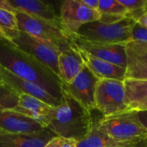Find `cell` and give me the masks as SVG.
<instances>
[{"label":"cell","instance_id":"cell-31","mask_svg":"<svg viewBox=\"0 0 147 147\" xmlns=\"http://www.w3.org/2000/svg\"><path fill=\"white\" fill-rule=\"evenodd\" d=\"M0 39H2V40H9L8 38H7V36L5 35V34L3 32V30L0 28Z\"/></svg>","mask_w":147,"mask_h":147},{"label":"cell","instance_id":"cell-34","mask_svg":"<svg viewBox=\"0 0 147 147\" xmlns=\"http://www.w3.org/2000/svg\"><path fill=\"white\" fill-rule=\"evenodd\" d=\"M2 83H3V79H2V78L0 76V84H2Z\"/></svg>","mask_w":147,"mask_h":147},{"label":"cell","instance_id":"cell-17","mask_svg":"<svg viewBox=\"0 0 147 147\" xmlns=\"http://www.w3.org/2000/svg\"><path fill=\"white\" fill-rule=\"evenodd\" d=\"M53 108V107L47 105L35 97L26 94H22L19 96L17 106L13 110L46 127Z\"/></svg>","mask_w":147,"mask_h":147},{"label":"cell","instance_id":"cell-16","mask_svg":"<svg viewBox=\"0 0 147 147\" xmlns=\"http://www.w3.org/2000/svg\"><path fill=\"white\" fill-rule=\"evenodd\" d=\"M77 50L80 53L84 65L99 79H113V80L125 81L126 79L125 68H122L121 66L111 64L108 61L96 58L78 48H77Z\"/></svg>","mask_w":147,"mask_h":147},{"label":"cell","instance_id":"cell-28","mask_svg":"<svg viewBox=\"0 0 147 147\" xmlns=\"http://www.w3.org/2000/svg\"><path fill=\"white\" fill-rule=\"evenodd\" d=\"M59 147H77V142L72 140H66L62 138Z\"/></svg>","mask_w":147,"mask_h":147},{"label":"cell","instance_id":"cell-18","mask_svg":"<svg viewBox=\"0 0 147 147\" xmlns=\"http://www.w3.org/2000/svg\"><path fill=\"white\" fill-rule=\"evenodd\" d=\"M58 63L59 77L62 84H70L72 82L84 66V60L74 45L60 52Z\"/></svg>","mask_w":147,"mask_h":147},{"label":"cell","instance_id":"cell-14","mask_svg":"<svg viewBox=\"0 0 147 147\" xmlns=\"http://www.w3.org/2000/svg\"><path fill=\"white\" fill-rule=\"evenodd\" d=\"M45 127L13 109H0V131L9 134H33Z\"/></svg>","mask_w":147,"mask_h":147},{"label":"cell","instance_id":"cell-8","mask_svg":"<svg viewBox=\"0 0 147 147\" xmlns=\"http://www.w3.org/2000/svg\"><path fill=\"white\" fill-rule=\"evenodd\" d=\"M59 17L63 29L69 35L77 34L83 25L100 20L102 14L86 7L81 0H65L60 7Z\"/></svg>","mask_w":147,"mask_h":147},{"label":"cell","instance_id":"cell-27","mask_svg":"<svg viewBox=\"0 0 147 147\" xmlns=\"http://www.w3.org/2000/svg\"><path fill=\"white\" fill-rule=\"evenodd\" d=\"M136 115L140 121V123L147 129V111L136 112Z\"/></svg>","mask_w":147,"mask_h":147},{"label":"cell","instance_id":"cell-5","mask_svg":"<svg viewBox=\"0 0 147 147\" xmlns=\"http://www.w3.org/2000/svg\"><path fill=\"white\" fill-rule=\"evenodd\" d=\"M18 29L31 36L47 41L57 47L59 51L71 47L72 42L62 27L45 20L16 11Z\"/></svg>","mask_w":147,"mask_h":147},{"label":"cell","instance_id":"cell-1","mask_svg":"<svg viewBox=\"0 0 147 147\" xmlns=\"http://www.w3.org/2000/svg\"><path fill=\"white\" fill-rule=\"evenodd\" d=\"M0 65L14 75L39 85L62 103L60 78L47 66L21 51L10 40L0 39Z\"/></svg>","mask_w":147,"mask_h":147},{"label":"cell","instance_id":"cell-24","mask_svg":"<svg viewBox=\"0 0 147 147\" xmlns=\"http://www.w3.org/2000/svg\"><path fill=\"white\" fill-rule=\"evenodd\" d=\"M131 41L147 42V28L138 22H135L132 29Z\"/></svg>","mask_w":147,"mask_h":147},{"label":"cell","instance_id":"cell-29","mask_svg":"<svg viewBox=\"0 0 147 147\" xmlns=\"http://www.w3.org/2000/svg\"><path fill=\"white\" fill-rule=\"evenodd\" d=\"M61 140H62V138H60V137H56V138H54L51 142H49L45 147H59L60 143H61Z\"/></svg>","mask_w":147,"mask_h":147},{"label":"cell","instance_id":"cell-7","mask_svg":"<svg viewBox=\"0 0 147 147\" xmlns=\"http://www.w3.org/2000/svg\"><path fill=\"white\" fill-rule=\"evenodd\" d=\"M95 109L103 117L129 112L126 103L124 81L99 79L95 94Z\"/></svg>","mask_w":147,"mask_h":147},{"label":"cell","instance_id":"cell-22","mask_svg":"<svg viewBox=\"0 0 147 147\" xmlns=\"http://www.w3.org/2000/svg\"><path fill=\"white\" fill-rule=\"evenodd\" d=\"M19 102V95L3 82L0 84V109H14Z\"/></svg>","mask_w":147,"mask_h":147},{"label":"cell","instance_id":"cell-4","mask_svg":"<svg viewBox=\"0 0 147 147\" xmlns=\"http://www.w3.org/2000/svg\"><path fill=\"white\" fill-rule=\"evenodd\" d=\"M98 129L118 141H142L147 140V129L139 121L136 112L102 117Z\"/></svg>","mask_w":147,"mask_h":147},{"label":"cell","instance_id":"cell-25","mask_svg":"<svg viewBox=\"0 0 147 147\" xmlns=\"http://www.w3.org/2000/svg\"><path fill=\"white\" fill-rule=\"evenodd\" d=\"M81 2L88 8L94 9V10H98L99 7V0H81Z\"/></svg>","mask_w":147,"mask_h":147},{"label":"cell","instance_id":"cell-6","mask_svg":"<svg viewBox=\"0 0 147 147\" xmlns=\"http://www.w3.org/2000/svg\"><path fill=\"white\" fill-rule=\"evenodd\" d=\"M6 36L21 51L36 59L59 77L58 60L60 51L57 47L20 30L9 32Z\"/></svg>","mask_w":147,"mask_h":147},{"label":"cell","instance_id":"cell-15","mask_svg":"<svg viewBox=\"0 0 147 147\" xmlns=\"http://www.w3.org/2000/svg\"><path fill=\"white\" fill-rule=\"evenodd\" d=\"M9 2L16 11H21L62 27L59 15L56 13L52 4L47 2L40 0H9Z\"/></svg>","mask_w":147,"mask_h":147},{"label":"cell","instance_id":"cell-23","mask_svg":"<svg viewBox=\"0 0 147 147\" xmlns=\"http://www.w3.org/2000/svg\"><path fill=\"white\" fill-rule=\"evenodd\" d=\"M0 28L5 35L9 32L19 30L16 13L0 9Z\"/></svg>","mask_w":147,"mask_h":147},{"label":"cell","instance_id":"cell-32","mask_svg":"<svg viewBox=\"0 0 147 147\" xmlns=\"http://www.w3.org/2000/svg\"><path fill=\"white\" fill-rule=\"evenodd\" d=\"M137 147H147V140H143L142 142H140Z\"/></svg>","mask_w":147,"mask_h":147},{"label":"cell","instance_id":"cell-11","mask_svg":"<svg viewBox=\"0 0 147 147\" xmlns=\"http://www.w3.org/2000/svg\"><path fill=\"white\" fill-rule=\"evenodd\" d=\"M0 76L3 79V82L9 85L19 96L22 94L28 95L30 96L35 97L44 102L47 105L53 108L59 107L61 104L59 101L53 98L50 94H48L44 89H42L39 85L14 75L13 73L9 72V71L2 67L1 65Z\"/></svg>","mask_w":147,"mask_h":147},{"label":"cell","instance_id":"cell-21","mask_svg":"<svg viewBox=\"0 0 147 147\" xmlns=\"http://www.w3.org/2000/svg\"><path fill=\"white\" fill-rule=\"evenodd\" d=\"M98 11L104 16L127 17V9L119 0H99Z\"/></svg>","mask_w":147,"mask_h":147},{"label":"cell","instance_id":"cell-3","mask_svg":"<svg viewBox=\"0 0 147 147\" xmlns=\"http://www.w3.org/2000/svg\"><path fill=\"white\" fill-rule=\"evenodd\" d=\"M135 21L129 17L102 15L100 20L83 25L77 34L91 42L103 44H127L131 41Z\"/></svg>","mask_w":147,"mask_h":147},{"label":"cell","instance_id":"cell-10","mask_svg":"<svg viewBox=\"0 0 147 147\" xmlns=\"http://www.w3.org/2000/svg\"><path fill=\"white\" fill-rule=\"evenodd\" d=\"M71 41L78 49L100 59L127 69L126 44H103L85 40L77 34H69Z\"/></svg>","mask_w":147,"mask_h":147},{"label":"cell","instance_id":"cell-13","mask_svg":"<svg viewBox=\"0 0 147 147\" xmlns=\"http://www.w3.org/2000/svg\"><path fill=\"white\" fill-rule=\"evenodd\" d=\"M58 137L47 127L33 134H9L0 131V147H45Z\"/></svg>","mask_w":147,"mask_h":147},{"label":"cell","instance_id":"cell-9","mask_svg":"<svg viewBox=\"0 0 147 147\" xmlns=\"http://www.w3.org/2000/svg\"><path fill=\"white\" fill-rule=\"evenodd\" d=\"M99 78L84 65L83 70L70 84H62V90L85 109L95 110V94Z\"/></svg>","mask_w":147,"mask_h":147},{"label":"cell","instance_id":"cell-20","mask_svg":"<svg viewBox=\"0 0 147 147\" xmlns=\"http://www.w3.org/2000/svg\"><path fill=\"white\" fill-rule=\"evenodd\" d=\"M124 84L128 111H147V80L126 78Z\"/></svg>","mask_w":147,"mask_h":147},{"label":"cell","instance_id":"cell-12","mask_svg":"<svg viewBox=\"0 0 147 147\" xmlns=\"http://www.w3.org/2000/svg\"><path fill=\"white\" fill-rule=\"evenodd\" d=\"M126 53V78L147 80V42L129 41Z\"/></svg>","mask_w":147,"mask_h":147},{"label":"cell","instance_id":"cell-26","mask_svg":"<svg viewBox=\"0 0 147 147\" xmlns=\"http://www.w3.org/2000/svg\"><path fill=\"white\" fill-rule=\"evenodd\" d=\"M0 9L7 10V11H9V12L16 13V9L10 4L9 0H0Z\"/></svg>","mask_w":147,"mask_h":147},{"label":"cell","instance_id":"cell-19","mask_svg":"<svg viewBox=\"0 0 147 147\" xmlns=\"http://www.w3.org/2000/svg\"><path fill=\"white\" fill-rule=\"evenodd\" d=\"M92 115V126L89 134L77 142V147H137L142 141H118L98 129L101 118H95Z\"/></svg>","mask_w":147,"mask_h":147},{"label":"cell","instance_id":"cell-33","mask_svg":"<svg viewBox=\"0 0 147 147\" xmlns=\"http://www.w3.org/2000/svg\"><path fill=\"white\" fill-rule=\"evenodd\" d=\"M145 12H147V0H146V7H145Z\"/></svg>","mask_w":147,"mask_h":147},{"label":"cell","instance_id":"cell-2","mask_svg":"<svg viewBox=\"0 0 147 147\" xmlns=\"http://www.w3.org/2000/svg\"><path fill=\"white\" fill-rule=\"evenodd\" d=\"M91 112L63 91L62 103L53 108L46 127L58 137L78 142L90 131Z\"/></svg>","mask_w":147,"mask_h":147},{"label":"cell","instance_id":"cell-30","mask_svg":"<svg viewBox=\"0 0 147 147\" xmlns=\"http://www.w3.org/2000/svg\"><path fill=\"white\" fill-rule=\"evenodd\" d=\"M136 22H138V23L141 24L142 26L147 28V12H145V13H144V14L136 21Z\"/></svg>","mask_w":147,"mask_h":147}]
</instances>
